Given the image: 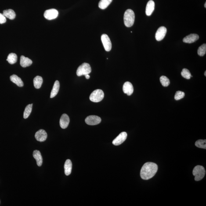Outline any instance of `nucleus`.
Masks as SVG:
<instances>
[{
    "instance_id": "30",
    "label": "nucleus",
    "mask_w": 206,
    "mask_h": 206,
    "mask_svg": "<svg viewBox=\"0 0 206 206\" xmlns=\"http://www.w3.org/2000/svg\"><path fill=\"white\" fill-rule=\"evenodd\" d=\"M184 96V92L181 91H178L175 94V99L176 100H179L183 98Z\"/></svg>"
},
{
    "instance_id": "12",
    "label": "nucleus",
    "mask_w": 206,
    "mask_h": 206,
    "mask_svg": "<svg viewBox=\"0 0 206 206\" xmlns=\"http://www.w3.org/2000/svg\"><path fill=\"white\" fill-rule=\"evenodd\" d=\"M123 90L124 93L127 94L128 95H131L134 92L133 86L130 82L127 81L124 83L123 86Z\"/></svg>"
},
{
    "instance_id": "34",
    "label": "nucleus",
    "mask_w": 206,
    "mask_h": 206,
    "mask_svg": "<svg viewBox=\"0 0 206 206\" xmlns=\"http://www.w3.org/2000/svg\"><path fill=\"white\" fill-rule=\"evenodd\" d=\"M204 74H205V76L206 77V71H205V73H204Z\"/></svg>"
},
{
    "instance_id": "29",
    "label": "nucleus",
    "mask_w": 206,
    "mask_h": 206,
    "mask_svg": "<svg viewBox=\"0 0 206 206\" xmlns=\"http://www.w3.org/2000/svg\"><path fill=\"white\" fill-rule=\"evenodd\" d=\"M181 74L182 77L186 79L189 80L191 78V77H193V76L191 74V73L188 69L186 68H184L182 69Z\"/></svg>"
},
{
    "instance_id": "20",
    "label": "nucleus",
    "mask_w": 206,
    "mask_h": 206,
    "mask_svg": "<svg viewBox=\"0 0 206 206\" xmlns=\"http://www.w3.org/2000/svg\"><path fill=\"white\" fill-rule=\"evenodd\" d=\"M60 89V83L58 81H55L52 91H51L50 97L52 98L55 97L59 92Z\"/></svg>"
},
{
    "instance_id": "33",
    "label": "nucleus",
    "mask_w": 206,
    "mask_h": 206,
    "mask_svg": "<svg viewBox=\"0 0 206 206\" xmlns=\"http://www.w3.org/2000/svg\"><path fill=\"white\" fill-rule=\"evenodd\" d=\"M204 7H205V8H206V2H205V4Z\"/></svg>"
},
{
    "instance_id": "6",
    "label": "nucleus",
    "mask_w": 206,
    "mask_h": 206,
    "mask_svg": "<svg viewBox=\"0 0 206 206\" xmlns=\"http://www.w3.org/2000/svg\"><path fill=\"white\" fill-rule=\"evenodd\" d=\"M101 119L97 116L90 115L87 117L85 119V122L89 125H95L100 123Z\"/></svg>"
},
{
    "instance_id": "31",
    "label": "nucleus",
    "mask_w": 206,
    "mask_h": 206,
    "mask_svg": "<svg viewBox=\"0 0 206 206\" xmlns=\"http://www.w3.org/2000/svg\"><path fill=\"white\" fill-rule=\"evenodd\" d=\"M6 17L3 14L0 13V24H3V23L6 22Z\"/></svg>"
},
{
    "instance_id": "19",
    "label": "nucleus",
    "mask_w": 206,
    "mask_h": 206,
    "mask_svg": "<svg viewBox=\"0 0 206 206\" xmlns=\"http://www.w3.org/2000/svg\"><path fill=\"white\" fill-rule=\"evenodd\" d=\"M10 81L13 83H14L16 84L18 86L22 87L23 86L24 84L23 81H22L21 79L18 77L17 75L16 74H13L10 77Z\"/></svg>"
},
{
    "instance_id": "10",
    "label": "nucleus",
    "mask_w": 206,
    "mask_h": 206,
    "mask_svg": "<svg viewBox=\"0 0 206 206\" xmlns=\"http://www.w3.org/2000/svg\"><path fill=\"white\" fill-rule=\"evenodd\" d=\"M167 32L166 28L164 27H161L158 29L155 34L156 39L157 41H160L164 39L165 36Z\"/></svg>"
},
{
    "instance_id": "27",
    "label": "nucleus",
    "mask_w": 206,
    "mask_h": 206,
    "mask_svg": "<svg viewBox=\"0 0 206 206\" xmlns=\"http://www.w3.org/2000/svg\"><path fill=\"white\" fill-rule=\"evenodd\" d=\"M160 81L163 86L164 87L168 86L170 84L169 79L165 76H162L160 77Z\"/></svg>"
},
{
    "instance_id": "4",
    "label": "nucleus",
    "mask_w": 206,
    "mask_h": 206,
    "mask_svg": "<svg viewBox=\"0 0 206 206\" xmlns=\"http://www.w3.org/2000/svg\"><path fill=\"white\" fill-rule=\"evenodd\" d=\"M104 97V92L101 89H96L91 94L90 100L94 102H99L103 100Z\"/></svg>"
},
{
    "instance_id": "16",
    "label": "nucleus",
    "mask_w": 206,
    "mask_h": 206,
    "mask_svg": "<svg viewBox=\"0 0 206 206\" xmlns=\"http://www.w3.org/2000/svg\"><path fill=\"white\" fill-rule=\"evenodd\" d=\"M33 62L28 58L25 57L24 56H21L20 64L21 66L23 68L29 67L32 64Z\"/></svg>"
},
{
    "instance_id": "18",
    "label": "nucleus",
    "mask_w": 206,
    "mask_h": 206,
    "mask_svg": "<svg viewBox=\"0 0 206 206\" xmlns=\"http://www.w3.org/2000/svg\"><path fill=\"white\" fill-rule=\"evenodd\" d=\"M72 164L70 160H66L64 164L65 173L66 175L69 176L71 173Z\"/></svg>"
},
{
    "instance_id": "7",
    "label": "nucleus",
    "mask_w": 206,
    "mask_h": 206,
    "mask_svg": "<svg viewBox=\"0 0 206 206\" xmlns=\"http://www.w3.org/2000/svg\"><path fill=\"white\" fill-rule=\"evenodd\" d=\"M101 40L105 50L107 52L111 51L112 47V43L108 36L106 34H102Z\"/></svg>"
},
{
    "instance_id": "24",
    "label": "nucleus",
    "mask_w": 206,
    "mask_h": 206,
    "mask_svg": "<svg viewBox=\"0 0 206 206\" xmlns=\"http://www.w3.org/2000/svg\"><path fill=\"white\" fill-rule=\"evenodd\" d=\"M113 0H100L99 3V7L101 9H106Z\"/></svg>"
},
{
    "instance_id": "32",
    "label": "nucleus",
    "mask_w": 206,
    "mask_h": 206,
    "mask_svg": "<svg viewBox=\"0 0 206 206\" xmlns=\"http://www.w3.org/2000/svg\"><path fill=\"white\" fill-rule=\"evenodd\" d=\"M85 76L86 78L87 79H89L90 77V76L89 75V74H86V75H84Z\"/></svg>"
},
{
    "instance_id": "5",
    "label": "nucleus",
    "mask_w": 206,
    "mask_h": 206,
    "mask_svg": "<svg viewBox=\"0 0 206 206\" xmlns=\"http://www.w3.org/2000/svg\"><path fill=\"white\" fill-rule=\"evenodd\" d=\"M91 72V68L89 64L84 63L77 69V74L78 77L89 74Z\"/></svg>"
},
{
    "instance_id": "14",
    "label": "nucleus",
    "mask_w": 206,
    "mask_h": 206,
    "mask_svg": "<svg viewBox=\"0 0 206 206\" xmlns=\"http://www.w3.org/2000/svg\"><path fill=\"white\" fill-rule=\"evenodd\" d=\"M199 37L197 34H191L189 35L186 36L183 39V42L186 43H192L194 42L199 39Z\"/></svg>"
},
{
    "instance_id": "22",
    "label": "nucleus",
    "mask_w": 206,
    "mask_h": 206,
    "mask_svg": "<svg viewBox=\"0 0 206 206\" xmlns=\"http://www.w3.org/2000/svg\"><path fill=\"white\" fill-rule=\"evenodd\" d=\"M43 83L42 77L37 76L34 78L33 83L34 87L36 89H39L41 87Z\"/></svg>"
},
{
    "instance_id": "28",
    "label": "nucleus",
    "mask_w": 206,
    "mask_h": 206,
    "mask_svg": "<svg viewBox=\"0 0 206 206\" xmlns=\"http://www.w3.org/2000/svg\"><path fill=\"white\" fill-rule=\"evenodd\" d=\"M206 52V44H204L201 45L198 49V54L200 56H204Z\"/></svg>"
},
{
    "instance_id": "13",
    "label": "nucleus",
    "mask_w": 206,
    "mask_h": 206,
    "mask_svg": "<svg viewBox=\"0 0 206 206\" xmlns=\"http://www.w3.org/2000/svg\"><path fill=\"white\" fill-rule=\"evenodd\" d=\"M70 123V118L66 114L62 115L60 120V126L62 129H65L67 128Z\"/></svg>"
},
{
    "instance_id": "2",
    "label": "nucleus",
    "mask_w": 206,
    "mask_h": 206,
    "mask_svg": "<svg viewBox=\"0 0 206 206\" xmlns=\"http://www.w3.org/2000/svg\"><path fill=\"white\" fill-rule=\"evenodd\" d=\"M135 20V14L132 10H127L124 14V22L125 26L127 27H132Z\"/></svg>"
},
{
    "instance_id": "26",
    "label": "nucleus",
    "mask_w": 206,
    "mask_h": 206,
    "mask_svg": "<svg viewBox=\"0 0 206 206\" xmlns=\"http://www.w3.org/2000/svg\"><path fill=\"white\" fill-rule=\"evenodd\" d=\"M195 145L197 147L204 149H206V140H199L195 143Z\"/></svg>"
},
{
    "instance_id": "25",
    "label": "nucleus",
    "mask_w": 206,
    "mask_h": 206,
    "mask_svg": "<svg viewBox=\"0 0 206 206\" xmlns=\"http://www.w3.org/2000/svg\"><path fill=\"white\" fill-rule=\"evenodd\" d=\"M33 104H30L28 105L25 109L23 114V118L25 119H27L30 116L32 110Z\"/></svg>"
},
{
    "instance_id": "23",
    "label": "nucleus",
    "mask_w": 206,
    "mask_h": 206,
    "mask_svg": "<svg viewBox=\"0 0 206 206\" xmlns=\"http://www.w3.org/2000/svg\"><path fill=\"white\" fill-rule=\"evenodd\" d=\"M8 62L10 64H13L16 63L17 61V55L15 53H10L7 57V59Z\"/></svg>"
},
{
    "instance_id": "8",
    "label": "nucleus",
    "mask_w": 206,
    "mask_h": 206,
    "mask_svg": "<svg viewBox=\"0 0 206 206\" xmlns=\"http://www.w3.org/2000/svg\"><path fill=\"white\" fill-rule=\"evenodd\" d=\"M59 12L57 10L51 9L46 10L44 13V16L48 20H52L57 18Z\"/></svg>"
},
{
    "instance_id": "21",
    "label": "nucleus",
    "mask_w": 206,
    "mask_h": 206,
    "mask_svg": "<svg viewBox=\"0 0 206 206\" xmlns=\"http://www.w3.org/2000/svg\"><path fill=\"white\" fill-rule=\"evenodd\" d=\"M3 14L5 16L10 19L13 20L16 18V14L15 12L12 9H8L4 10L3 12Z\"/></svg>"
},
{
    "instance_id": "17",
    "label": "nucleus",
    "mask_w": 206,
    "mask_h": 206,
    "mask_svg": "<svg viewBox=\"0 0 206 206\" xmlns=\"http://www.w3.org/2000/svg\"><path fill=\"white\" fill-rule=\"evenodd\" d=\"M33 156L36 161L37 164L38 166H41L42 164V158L39 151L34 150L33 153Z\"/></svg>"
},
{
    "instance_id": "9",
    "label": "nucleus",
    "mask_w": 206,
    "mask_h": 206,
    "mask_svg": "<svg viewBox=\"0 0 206 206\" xmlns=\"http://www.w3.org/2000/svg\"><path fill=\"white\" fill-rule=\"evenodd\" d=\"M127 137V134L126 132H123L113 141V144L115 146H119L122 144L123 142L125 141Z\"/></svg>"
},
{
    "instance_id": "11",
    "label": "nucleus",
    "mask_w": 206,
    "mask_h": 206,
    "mask_svg": "<svg viewBox=\"0 0 206 206\" xmlns=\"http://www.w3.org/2000/svg\"><path fill=\"white\" fill-rule=\"evenodd\" d=\"M35 137L38 141L44 142L46 140L48 137V135L46 131L44 130L40 129L36 132Z\"/></svg>"
},
{
    "instance_id": "15",
    "label": "nucleus",
    "mask_w": 206,
    "mask_h": 206,
    "mask_svg": "<svg viewBox=\"0 0 206 206\" xmlns=\"http://www.w3.org/2000/svg\"><path fill=\"white\" fill-rule=\"evenodd\" d=\"M155 6V2L152 0H150L148 2L146 7V13L147 16H150L152 15L154 10Z\"/></svg>"
},
{
    "instance_id": "1",
    "label": "nucleus",
    "mask_w": 206,
    "mask_h": 206,
    "mask_svg": "<svg viewBox=\"0 0 206 206\" xmlns=\"http://www.w3.org/2000/svg\"><path fill=\"white\" fill-rule=\"evenodd\" d=\"M158 167L155 163H146L144 164L141 170L140 176L142 179L148 180L153 178L157 172Z\"/></svg>"
},
{
    "instance_id": "3",
    "label": "nucleus",
    "mask_w": 206,
    "mask_h": 206,
    "mask_svg": "<svg viewBox=\"0 0 206 206\" xmlns=\"http://www.w3.org/2000/svg\"><path fill=\"white\" fill-rule=\"evenodd\" d=\"M193 174L195 176V181H200L205 176V170L204 167L202 166L197 165L193 169Z\"/></svg>"
}]
</instances>
